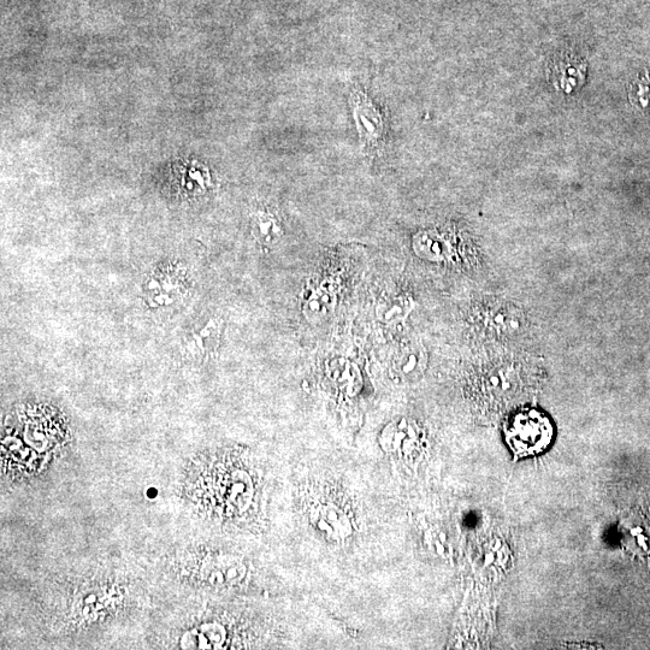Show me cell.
Here are the masks:
<instances>
[{
  "label": "cell",
  "mask_w": 650,
  "mask_h": 650,
  "mask_svg": "<svg viewBox=\"0 0 650 650\" xmlns=\"http://www.w3.org/2000/svg\"><path fill=\"white\" fill-rule=\"evenodd\" d=\"M353 103L360 137L366 147L374 149L383 138L384 122L381 112L362 93L354 94Z\"/></svg>",
  "instance_id": "obj_2"
},
{
  "label": "cell",
  "mask_w": 650,
  "mask_h": 650,
  "mask_svg": "<svg viewBox=\"0 0 650 650\" xmlns=\"http://www.w3.org/2000/svg\"><path fill=\"white\" fill-rule=\"evenodd\" d=\"M506 441L519 458L546 451L553 439L551 422L541 412L525 410L513 416L505 428Z\"/></svg>",
  "instance_id": "obj_1"
},
{
  "label": "cell",
  "mask_w": 650,
  "mask_h": 650,
  "mask_svg": "<svg viewBox=\"0 0 650 650\" xmlns=\"http://www.w3.org/2000/svg\"><path fill=\"white\" fill-rule=\"evenodd\" d=\"M422 352L416 347H406L394 360V369L403 377L411 378L422 372Z\"/></svg>",
  "instance_id": "obj_3"
}]
</instances>
